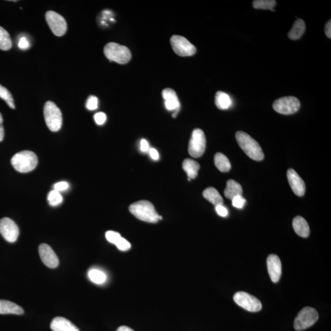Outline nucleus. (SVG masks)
Segmentation results:
<instances>
[{"instance_id": "nucleus-27", "label": "nucleus", "mask_w": 331, "mask_h": 331, "mask_svg": "<svg viewBox=\"0 0 331 331\" xmlns=\"http://www.w3.org/2000/svg\"><path fill=\"white\" fill-rule=\"evenodd\" d=\"M88 276L90 280L93 283L98 284V285L104 283L107 279V276L105 273H103L102 271L96 270V268L90 270Z\"/></svg>"}, {"instance_id": "nucleus-19", "label": "nucleus", "mask_w": 331, "mask_h": 331, "mask_svg": "<svg viewBox=\"0 0 331 331\" xmlns=\"http://www.w3.org/2000/svg\"><path fill=\"white\" fill-rule=\"evenodd\" d=\"M293 229L298 236L302 237H307L310 234V227L304 218L298 216L293 221Z\"/></svg>"}, {"instance_id": "nucleus-13", "label": "nucleus", "mask_w": 331, "mask_h": 331, "mask_svg": "<svg viewBox=\"0 0 331 331\" xmlns=\"http://www.w3.org/2000/svg\"><path fill=\"white\" fill-rule=\"evenodd\" d=\"M39 254L43 263L49 268L58 267L59 260L53 249L46 243H42L39 246Z\"/></svg>"}, {"instance_id": "nucleus-41", "label": "nucleus", "mask_w": 331, "mask_h": 331, "mask_svg": "<svg viewBox=\"0 0 331 331\" xmlns=\"http://www.w3.org/2000/svg\"><path fill=\"white\" fill-rule=\"evenodd\" d=\"M150 155H151V158L153 160H157L159 158V154L157 150L155 149H151L149 151Z\"/></svg>"}, {"instance_id": "nucleus-4", "label": "nucleus", "mask_w": 331, "mask_h": 331, "mask_svg": "<svg viewBox=\"0 0 331 331\" xmlns=\"http://www.w3.org/2000/svg\"><path fill=\"white\" fill-rule=\"evenodd\" d=\"M104 53L106 58L109 60L119 64H126L132 58L129 48L115 43H109L106 45Z\"/></svg>"}, {"instance_id": "nucleus-6", "label": "nucleus", "mask_w": 331, "mask_h": 331, "mask_svg": "<svg viewBox=\"0 0 331 331\" xmlns=\"http://www.w3.org/2000/svg\"><path fill=\"white\" fill-rule=\"evenodd\" d=\"M318 318L319 315L315 308L310 307L302 308L295 320V329L298 331L307 329L317 322Z\"/></svg>"}, {"instance_id": "nucleus-29", "label": "nucleus", "mask_w": 331, "mask_h": 331, "mask_svg": "<svg viewBox=\"0 0 331 331\" xmlns=\"http://www.w3.org/2000/svg\"><path fill=\"white\" fill-rule=\"evenodd\" d=\"M0 98L4 100L11 109H15L14 99L11 93L5 87L0 85Z\"/></svg>"}, {"instance_id": "nucleus-43", "label": "nucleus", "mask_w": 331, "mask_h": 331, "mask_svg": "<svg viewBox=\"0 0 331 331\" xmlns=\"http://www.w3.org/2000/svg\"><path fill=\"white\" fill-rule=\"evenodd\" d=\"M117 331H134V330L132 328H130V327H128L127 326H121L118 327Z\"/></svg>"}, {"instance_id": "nucleus-35", "label": "nucleus", "mask_w": 331, "mask_h": 331, "mask_svg": "<svg viewBox=\"0 0 331 331\" xmlns=\"http://www.w3.org/2000/svg\"><path fill=\"white\" fill-rule=\"evenodd\" d=\"M18 46L22 50H27L30 48V44L26 36H22L18 40Z\"/></svg>"}, {"instance_id": "nucleus-34", "label": "nucleus", "mask_w": 331, "mask_h": 331, "mask_svg": "<svg viewBox=\"0 0 331 331\" xmlns=\"http://www.w3.org/2000/svg\"><path fill=\"white\" fill-rule=\"evenodd\" d=\"M232 202L234 207L242 209L245 204L246 200L242 197V196H237L232 199Z\"/></svg>"}, {"instance_id": "nucleus-18", "label": "nucleus", "mask_w": 331, "mask_h": 331, "mask_svg": "<svg viewBox=\"0 0 331 331\" xmlns=\"http://www.w3.org/2000/svg\"><path fill=\"white\" fill-rule=\"evenodd\" d=\"M24 311L15 303L0 299V314L23 315Z\"/></svg>"}, {"instance_id": "nucleus-36", "label": "nucleus", "mask_w": 331, "mask_h": 331, "mask_svg": "<svg viewBox=\"0 0 331 331\" xmlns=\"http://www.w3.org/2000/svg\"><path fill=\"white\" fill-rule=\"evenodd\" d=\"M94 118L96 124L98 126H102L106 122L107 117L104 112H98L95 115Z\"/></svg>"}, {"instance_id": "nucleus-2", "label": "nucleus", "mask_w": 331, "mask_h": 331, "mask_svg": "<svg viewBox=\"0 0 331 331\" xmlns=\"http://www.w3.org/2000/svg\"><path fill=\"white\" fill-rule=\"evenodd\" d=\"M236 138L240 148L248 157L255 161L263 160L264 157L263 150L260 144L247 133L237 132Z\"/></svg>"}, {"instance_id": "nucleus-9", "label": "nucleus", "mask_w": 331, "mask_h": 331, "mask_svg": "<svg viewBox=\"0 0 331 331\" xmlns=\"http://www.w3.org/2000/svg\"><path fill=\"white\" fill-rule=\"evenodd\" d=\"M171 45L174 52L181 57H189L196 54L195 46L185 37L179 35L172 36Z\"/></svg>"}, {"instance_id": "nucleus-42", "label": "nucleus", "mask_w": 331, "mask_h": 331, "mask_svg": "<svg viewBox=\"0 0 331 331\" xmlns=\"http://www.w3.org/2000/svg\"><path fill=\"white\" fill-rule=\"evenodd\" d=\"M325 34L327 37L329 39L331 38V21L329 20L326 24L325 26Z\"/></svg>"}, {"instance_id": "nucleus-20", "label": "nucleus", "mask_w": 331, "mask_h": 331, "mask_svg": "<svg viewBox=\"0 0 331 331\" xmlns=\"http://www.w3.org/2000/svg\"><path fill=\"white\" fill-rule=\"evenodd\" d=\"M243 190L241 185L235 180L230 179L226 183V188L224 190V196L227 199H233L237 196H242Z\"/></svg>"}, {"instance_id": "nucleus-21", "label": "nucleus", "mask_w": 331, "mask_h": 331, "mask_svg": "<svg viewBox=\"0 0 331 331\" xmlns=\"http://www.w3.org/2000/svg\"><path fill=\"white\" fill-rule=\"evenodd\" d=\"M183 170L185 171L189 179H194L198 176L200 165L197 161L192 159H186L182 164Z\"/></svg>"}, {"instance_id": "nucleus-10", "label": "nucleus", "mask_w": 331, "mask_h": 331, "mask_svg": "<svg viewBox=\"0 0 331 331\" xmlns=\"http://www.w3.org/2000/svg\"><path fill=\"white\" fill-rule=\"evenodd\" d=\"M234 301L240 307L249 312H257L260 311L262 308L260 300L247 293L243 292L236 293L234 296Z\"/></svg>"}, {"instance_id": "nucleus-39", "label": "nucleus", "mask_w": 331, "mask_h": 331, "mask_svg": "<svg viewBox=\"0 0 331 331\" xmlns=\"http://www.w3.org/2000/svg\"><path fill=\"white\" fill-rule=\"evenodd\" d=\"M3 117L1 113H0V142L3 141L5 136L4 128L3 126Z\"/></svg>"}, {"instance_id": "nucleus-25", "label": "nucleus", "mask_w": 331, "mask_h": 331, "mask_svg": "<svg viewBox=\"0 0 331 331\" xmlns=\"http://www.w3.org/2000/svg\"><path fill=\"white\" fill-rule=\"evenodd\" d=\"M214 162L218 170L223 173L229 172L232 168V164H231L229 158L221 153H217L215 155Z\"/></svg>"}, {"instance_id": "nucleus-17", "label": "nucleus", "mask_w": 331, "mask_h": 331, "mask_svg": "<svg viewBox=\"0 0 331 331\" xmlns=\"http://www.w3.org/2000/svg\"><path fill=\"white\" fill-rule=\"evenodd\" d=\"M53 331H80L70 321L64 317H56L51 324Z\"/></svg>"}, {"instance_id": "nucleus-16", "label": "nucleus", "mask_w": 331, "mask_h": 331, "mask_svg": "<svg viewBox=\"0 0 331 331\" xmlns=\"http://www.w3.org/2000/svg\"><path fill=\"white\" fill-rule=\"evenodd\" d=\"M162 95L165 100L166 108L168 111H174L173 117H176L180 111V103L176 92L171 89H166L163 90Z\"/></svg>"}, {"instance_id": "nucleus-30", "label": "nucleus", "mask_w": 331, "mask_h": 331, "mask_svg": "<svg viewBox=\"0 0 331 331\" xmlns=\"http://www.w3.org/2000/svg\"><path fill=\"white\" fill-rule=\"evenodd\" d=\"M48 201L50 205L55 207V206L61 204L62 201H63V197H62L60 192L54 190L49 193Z\"/></svg>"}, {"instance_id": "nucleus-11", "label": "nucleus", "mask_w": 331, "mask_h": 331, "mask_svg": "<svg viewBox=\"0 0 331 331\" xmlns=\"http://www.w3.org/2000/svg\"><path fill=\"white\" fill-rule=\"evenodd\" d=\"M46 20L53 33L57 36H64L67 31V23L64 17L57 12L49 11L46 12Z\"/></svg>"}, {"instance_id": "nucleus-38", "label": "nucleus", "mask_w": 331, "mask_h": 331, "mask_svg": "<svg viewBox=\"0 0 331 331\" xmlns=\"http://www.w3.org/2000/svg\"><path fill=\"white\" fill-rule=\"evenodd\" d=\"M215 210H216L217 214L221 217H225L229 215V211H227V209L224 208L223 205L215 206Z\"/></svg>"}, {"instance_id": "nucleus-14", "label": "nucleus", "mask_w": 331, "mask_h": 331, "mask_svg": "<svg viewBox=\"0 0 331 331\" xmlns=\"http://www.w3.org/2000/svg\"><path fill=\"white\" fill-rule=\"evenodd\" d=\"M287 178L290 187L296 195L303 196L305 193V184L299 175L293 169L287 171Z\"/></svg>"}, {"instance_id": "nucleus-1", "label": "nucleus", "mask_w": 331, "mask_h": 331, "mask_svg": "<svg viewBox=\"0 0 331 331\" xmlns=\"http://www.w3.org/2000/svg\"><path fill=\"white\" fill-rule=\"evenodd\" d=\"M129 210L134 217L146 222L156 223L162 220L152 203L146 200L133 203L130 206Z\"/></svg>"}, {"instance_id": "nucleus-26", "label": "nucleus", "mask_w": 331, "mask_h": 331, "mask_svg": "<svg viewBox=\"0 0 331 331\" xmlns=\"http://www.w3.org/2000/svg\"><path fill=\"white\" fill-rule=\"evenodd\" d=\"M12 40L7 31L0 27V49L9 51L12 48Z\"/></svg>"}, {"instance_id": "nucleus-5", "label": "nucleus", "mask_w": 331, "mask_h": 331, "mask_svg": "<svg viewBox=\"0 0 331 331\" xmlns=\"http://www.w3.org/2000/svg\"><path fill=\"white\" fill-rule=\"evenodd\" d=\"M44 116L47 126L53 132L60 130L62 126V114L54 102L49 101L44 106Z\"/></svg>"}, {"instance_id": "nucleus-8", "label": "nucleus", "mask_w": 331, "mask_h": 331, "mask_svg": "<svg viewBox=\"0 0 331 331\" xmlns=\"http://www.w3.org/2000/svg\"><path fill=\"white\" fill-rule=\"evenodd\" d=\"M206 148V139L204 132L201 129L193 130L189 146V154L192 157H201Z\"/></svg>"}, {"instance_id": "nucleus-12", "label": "nucleus", "mask_w": 331, "mask_h": 331, "mask_svg": "<svg viewBox=\"0 0 331 331\" xmlns=\"http://www.w3.org/2000/svg\"><path fill=\"white\" fill-rule=\"evenodd\" d=\"M0 234L6 241L14 243L19 235V229L13 220L5 217L0 220Z\"/></svg>"}, {"instance_id": "nucleus-28", "label": "nucleus", "mask_w": 331, "mask_h": 331, "mask_svg": "<svg viewBox=\"0 0 331 331\" xmlns=\"http://www.w3.org/2000/svg\"><path fill=\"white\" fill-rule=\"evenodd\" d=\"M277 4L274 0H255L253 2V6L257 9H270L274 11V7Z\"/></svg>"}, {"instance_id": "nucleus-3", "label": "nucleus", "mask_w": 331, "mask_h": 331, "mask_svg": "<svg viewBox=\"0 0 331 331\" xmlns=\"http://www.w3.org/2000/svg\"><path fill=\"white\" fill-rule=\"evenodd\" d=\"M38 163L34 152L24 151L15 154L11 158V164L15 170L21 173H27L36 168Z\"/></svg>"}, {"instance_id": "nucleus-23", "label": "nucleus", "mask_w": 331, "mask_h": 331, "mask_svg": "<svg viewBox=\"0 0 331 331\" xmlns=\"http://www.w3.org/2000/svg\"><path fill=\"white\" fill-rule=\"evenodd\" d=\"M305 31V24L302 19H297L295 21L288 33V37L292 40H297L301 38Z\"/></svg>"}, {"instance_id": "nucleus-37", "label": "nucleus", "mask_w": 331, "mask_h": 331, "mask_svg": "<svg viewBox=\"0 0 331 331\" xmlns=\"http://www.w3.org/2000/svg\"><path fill=\"white\" fill-rule=\"evenodd\" d=\"M69 188V184L67 182H60L55 184L54 190L58 192H64Z\"/></svg>"}, {"instance_id": "nucleus-15", "label": "nucleus", "mask_w": 331, "mask_h": 331, "mask_svg": "<svg viewBox=\"0 0 331 331\" xmlns=\"http://www.w3.org/2000/svg\"><path fill=\"white\" fill-rule=\"evenodd\" d=\"M267 266L268 274L274 283H277L282 275V263L276 255H270L267 259Z\"/></svg>"}, {"instance_id": "nucleus-32", "label": "nucleus", "mask_w": 331, "mask_h": 331, "mask_svg": "<svg viewBox=\"0 0 331 331\" xmlns=\"http://www.w3.org/2000/svg\"><path fill=\"white\" fill-rule=\"evenodd\" d=\"M98 99L95 96H90L87 99L86 108L90 111H94L98 108Z\"/></svg>"}, {"instance_id": "nucleus-40", "label": "nucleus", "mask_w": 331, "mask_h": 331, "mask_svg": "<svg viewBox=\"0 0 331 331\" xmlns=\"http://www.w3.org/2000/svg\"><path fill=\"white\" fill-rule=\"evenodd\" d=\"M149 149V143L146 139H142L140 141V150L143 152L148 151Z\"/></svg>"}, {"instance_id": "nucleus-22", "label": "nucleus", "mask_w": 331, "mask_h": 331, "mask_svg": "<svg viewBox=\"0 0 331 331\" xmlns=\"http://www.w3.org/2000/svg\"><path fill=\"white\" fill-rule=\"evenodd\" d=\"M203 196L215 206L223 204V198L221 197L217 190L213 188V187H209V188L206 189L203 192Z\"/></svg>"}, {"instance_id": "nucleus-33", "label": "nucleus", "mask_w": 331, "mask_h": 331, "mask_svg": "<svg viewBox=\"0 0 331 331\" xmlns=\"http://www.w3.org/2000/svg\"><path fill=\"white\" fill-rule=\"evenodd\" d=\"M115 245H116L117 249L119 250V251L123 252L129 251V250L130 249L131 246H132L131 243L128 241L127 239L123 238L122 237H121V238L118 240V242L116 244H115Z\"/></svg>"}, {"instance_id": "nucleus-7", "label": "nucleus", "mask_w": 331, "mask_h": 331, "mask_svg": "<svg viewBox=\"0 0 331 331\" xmlns=\"http://www.w3.org/2000/svg\"><path fill=\"white\" fill-rule=\"evenodd\" d=\"M301 108V102L295 96H285L276 100L273 103V109L278 113L290 115L296 113Z\"/></svg>"}, {"instance_id": "nucleus-31", "label": "nucleus", "mask_w": 331, "mask_h": 331, "mask_svg": "<svg viewBox=\"0 0 331 331\" xmlns=\"http://www.w3.org/2000/svg\"><path fill=\"white\" fill-rule=\"evenodd\" d=\"M106 239L108 241L113 244L115 245L121 238L120 234L117 232H113V231H108L106 233Z\"/></svg>"}, {"instance_id": "nucleus-24", "label": "nucleus", "mask_w": 331, "mask_h": 331, "mask_svg": "<svg viewBox=\"0 0 331 331\" xmlns=\"http://www.w3.org/2000/svg\"><path fill=\"white\" fill-rule=\"evenodd\" d=\"M215 105L221 110H226L232 105V99L227 93L219 91L216 93L215 100Z\"/></svg>"}]
</instances>
